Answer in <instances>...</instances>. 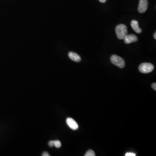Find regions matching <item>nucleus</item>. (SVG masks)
Masks as SVG:
<instances>
[{
    "instance_id": "1a4fd4ad",
    "label": "nucleus",
    "mask_w": 156,
    "mask_h": 156,
    "mask_svg": "<svg viewBox=\"0 0 156 156\" xmlns=\"http://www.w3.org/2000/svg\"><path fill=\"white\" fill-rule=\"evenodd\" d=\"M54 141V146L56 148H60L61 147V143L59 140H55Z\"/></svg>"
},
{
    "instance_id": "9d476101",
    "label": "nucleus",
    "mask_w": 156,
    "mask_h": 156,
    "mask_svg": "<svg viewBox=\"0 0 156 156\" xmlns=\"http://www.w3.org/2000/svg\"><path fill=\"white\" fill-rule=\"evenodd\" d=\"M96 156V154H95V152L93 151L92 150H88L86 154H85V156Z\"/></svg>"
},
{
    "instance_id": "2eb2a0df",
    "label": "nucleus",
    "mask_w": 156,
    "mask_h": 156,
    "mask_svg": "<svg viewBox=\"0 0 156 156\" xmlns=\"http://www.w3.org/2000/svg\"><path fill=\"white\" fill-rule=\"evenodd\" d=\"M99 1L101 3H104L106 2L107 0H99Z\"/></svg>"
},
{
    "instance_id": "ddd939ff",
    "label": "nucleus",
    "mask_w": 156,
    "mask_h": 156,
    "mask_svg": "<svg viewBox=\"0 0 156 156\" xmlns=\"http://www.w3.org/2000/svg\"><path fill=\"white\" fill-rule=\"evenodd\" d=\"M152 88H153V90H154L155 91H156V83H153L152 84Z\"/></svg>"
},
{
    "instance_id": "9b49d317",
    "label": "nucleus",
    "mask_w": 156,
    "mask_h": 156,
    "mask_svg": "<svg viewBox=\"0 0 156 156\" xmlns=\"http://www.w3.org/2000/svg\"><path fill=\"white\" fill-rule=\"evenodd\" d=\"M125 156H135L136 154L133 153H127L125 154Z\"/></svg>"
},
{
    "instance_id": "0eeeda50",
    "label": "nucleus",
    "mask_w": 156,
    "mask_h": 156,
    "mask_svg": "<svg viewBox=\"0 0 156 156\" xmlns=\"http://www.w3.org/2000/svg\"><path fill=\"white\" fill-rule=\"evenodd\" d=\"M131 25L132 28L136 33H141L142 31L141 29L139 27L137 21L136 20H132L131 21Z\"/></svg>"
},
{
    "instance_id": "f03ea898",
    "label": "nucleus",
    "mask_w": 156,
    "mask_h": 156,
    "mask_svg": "<svg viewBox=\"0 0 156 156\" xmlns=\"http://www.w3.org/2000/svg\"><path fill=\"white\" fill-rule=\"evenodd\" d=\"M111 62L120 68H123L125 66V61L123 58L116 55H112L111 57Z\"/></svg>"
},
{
    "instance_id": "423d86ee",
    "label": "nucleus",
    "mask_w": 156,
    "mask_h": 156,
    "mask_svg": "<svg viewBox=\"0 0 156 156\" xmlns=\"http://www.w3.org/2000/svg\"><path fill=\"white\" fill-rule=\"evenodd\" d=\"M66 123L68 126L73 130H76L79 128V125L75 120L68 117L66 119Z\"/></svg>"
},
{
    "instance_id": "dca6fc26",
    "label": "nucleus",
    "mask_w": 156,
    "mask_h": 156,
    "mask_svg": "<svg viewBox=\"0 0 156 156\" xmlns=\"http://www.w3.org/2000/svg\"><path fill=\"white\" fill-rule=\"evenodd\" d=\"M153 37H154V39H156V32H155L154 33V35H153Z\"/></svg>"
},
{
    "instance_id": "7ed1b4c3",
    "label": "nucleus",
    "mask_w": 156,
    "mask_h": 156,
    "mask_svg": "<svg viewBox=\"0 0 156 156\" xmlns=\"http://www.w3.org/2000/svg\"><path fill=\"white\" fill-rule=\"evenodd\" d=\"M154 67L151 63H143L139 66V70L141 73L146 74L151 72L154 70Z\"/></svg>"
},
{
    "instance_id": "f257e3e1",
    "label": "nucleus",
    "mask_w": 156,
    "mask_h": 156,
    "mask_svg": "<svg viewBox=\"0 0 156 156\" xmlns=\"http://www.w3.org/2000/svg\"><path fill=\"white\" fill-rule=\"evenodd\" d=\"M116 31L117 38L120 40H123L124 37L127 35V27L125 25L120 24L116 27Z\"/></svg>"
},
{
    "instance_id": "6e6552de",
    "label": "nucleus",
    "mask_w": 156,
    "mask_h": 156,
    "mask_svg": "<svg viewBox=\"0 0 156 156\" xmlns=\"http://www.w3.org/2000/svg\"><path fill=\"white\" fill-rule=\"evenodd\" d=\"M68 55H69V57L71 60L76 62H80L81 61V58L80 56L75 52H69Z\"/></svg>"
},
{
    "instance_id": "4468645a",
    "label": "nucleus",
    "mask_w": 156,
    "mask_h": 156,
    "mask_svg": "<svg viewBox=\"0 0 156 156\" xmlns=\"http://www.w3.org/2000/svg\"><path fill=\"white\" fill-rule=\"evenodd\" d=\"M42 156H50L49 153H48L47 152H44L42 154Z\"/></svg>"
},
{
    "instance_id": "20e7f679",
    "label": "nucleus",
    "mask_w": 156,
    "mask_h": 156,
    "mask_svg": "<svg viewBox=\"0 0 156 156\" xmlns=\"http://www.w3.org/2000/svg\"><path fill=\"white\" fill-rule=\"evenodd\" d=\"M148 2L147 0H140L138 10L140 13L145 12L148 8Z\"/></svg>"
},
{
    "instance_id": "39448f33",
    "label": "nucleus",
    "mask_w": 156,
    "mask_h": 156,
    "mask_svg": "<svg viewBox=\"0 0 156 156\" xmlns=\"http://www.w3.org/2000/svg\"><path fill=\"white\" fill-rule=\"evenodd\" d=\"M123 40L126 44H130L132 42L137 41L138 38L137 36L135 35H127L124 37Z\"/></svg>"
},
{
    "instance_id": "f8f14e48",
    "label": "nucleus",
    "mask_w": 156,
    "mask_h": 156,
    "mask_svg": "<svg viewBox=\"0 0 156 156\" xmlns=\"http://www.w3.org/2000/svg\"><path fill=\"white\" fill-rule=\"evenodd\" d=\"M48 144H49V146L50 147H53L54 146V141H50L49 142Z\"/></svg>"
}]
</instances>
